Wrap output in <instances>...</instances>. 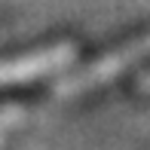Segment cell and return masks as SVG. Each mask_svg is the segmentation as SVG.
I'll return each mask as SVG.
<instances>
[{"mask_svg":"<svg viewBox=\"0 0 150 150\" xmlns=\"http://www.w3.org/2000/svg\"><path fill=\"white\" fill-rule=\"evenodd\" d=\"M144 58H150V37H141V40H135V43L110 52V55H101L92 67H86V71L71 74V77L58 86V95L61 98H77V95L89 92L95 86H104V83H110V80H117L126 67L138 64V61H144Z\"/></svg>","mask_w":150,"mask_h":150,"instance_id":"1","label":"cell"},{"mask_svg":"<svg viewBox=\"0 0 150 150\" xmlns=\"http://www.w3.org/2000/svg\"><path fill=\"white\" fill-rule=\"evenodd\" d=\"M74 46H49L43 52H31V55L22 58H12V61H0V86H9V83H28V80H37L43 74H52L58 67L71 64L74 58Z\"/></svg>","mask_w":150,"mask_h":150,"instance_id":"2","label":"cell"},{"mask_svg":"<svg viewBox=\"0 0 150 150\" xmlns=\"http://www.w3.org/2000/svg\"><path fill=\"white\" fill-rule=\"evenodd\" d=\"M141 92H147V95H150V77L141 80Z\"/></svg>","mask_w":150,"mask_h":150,"instance_id":"3","label":"cell"}]
</instances>
